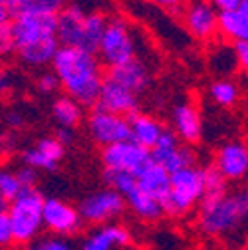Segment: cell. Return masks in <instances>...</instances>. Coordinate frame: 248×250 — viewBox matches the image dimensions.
<instances>
[{"label": "cell", "instance_id": "obj_23", "mask_svg": "<svg viewBox=\"0 0 248 250\" xmlns=\"http://www.w3.org/2000/svg\"><path fill=\"white\" fill-rule=\"evenodd\" d=\"M58 48H60V44H58L56 38H46V40H36V42H30V44L16 46L14 52H18L20 60L26 66L44 68L52 62Z\"/></svg>", "mask_w": 248, "mask_h": 250}, {"label": "cell", "instance_id": "obj_2", "mask_svg": "<svg viewBox=\"0 0 248 250\" xmlns=\"http://www.w3.org/2000/svg\"><path fill=\"white\" fill-rule=\"evenodd\" d=\"M248 214L246 191H227L203 197L199 203V227L208 236H228L238 232Z\"/></svg>", "mask_w": 248, "mask_h": 250}, {"label": "cell", "instance_id": "obj_30", "mask_svg": "<svg viewBox=\"0 0 248 250\" xmlns=\"http://www.w3.org/2000/svg\"><path fill=\"white\" fill-rule=\"evenodd\" d=\"M24 189L20 187L16 173L14 171H6V169H0V195L6 203H10L12 199H16Z\"/></svg>", "mask_w": 248, "mask_h": 250}, {"label": "cell", "instance_id": "obj_5", "mask_svg": "<svg viewBox=\"0 0 248 250\" xmlns=\"http://www.w3.org/2000/svg\"><path fill=\"white\" fill-rule=\"evenodd\" d=\"M96 56L107 68H115L137 58V34L127 20L123 18L107 20Z\"/></svg>", "mask_w": 248, "mask_h": 250}, {"label": "cell", "instance_id": "obj_12", "mask_svg": "<svg viewBox=\"0 0 248 250\" xmlns=\"http://www.w3.org/2000/svg\"><path fill=\"white\" fill-rule=\"evenodd\" d=\"M216 12L207 0H193L183 4V24L185 30L199 42H210L216 34Z\"/></svg>", "mask_w": 248, "mask_h": 250}, {"label": "cell", "instance_id": "obj_35", "mask_svg": "<svg viewBox=\"0 0 248 250\" xmlns=\"http://www.w3.org/2000/svg\"><path fill=\"white\" fill-rule=\"evenodd\" d=\"M14 242L12 238V225L6 210H0V246H10Z\"/></svg>", "mask_w": 248, "mask_h": 250}, {"label": "cell", "instance_id": "obj_17", "mask_svg": "<svg viewBox=\"0 0 248 250\" xmlns=\"http://www.w3.org/2000/svg\"><path fill=\"white\" fill-rule=\"evenodd\" d=\"M85 10L80 4H66L56 14V40L60 46L78 48Z\"/></svg>", "mask_w": 248, "mask_h": 250}, {"label": "cell", "instance_id": "obj_28", "mask_svg": "<svg viewBox=\"0 0 248 250\" xmlns=\"http://www.w3.org/2000/svg\"><path fill=\"white\" fill-rule=\"evenodd\" d=\"M208 91H210V98L214 100V104L221 105V107H232L240 100L238 85L228 78H221V80L212 82Z\"/></svg>", "mask_w": 248, "mask_h": 250}, {"label": "cell", "instance_id": "obj_26", "mask_svg": "<svg viewBox=\"0 0 248 250\" xmlns=\"http://www.w3.org/2000/svg\"><path fill=\"white\" fill-rule=\"evenodd\" d=\"M52 115L58 123V127L76 129L83 119V107L70 96H60L52 104Z\"/></svg>", "mask_w": 248, "mask_h": 250}, {"label": "cell", "instance_id": "obj_11", "mask_svg": "<svg viewBox=\"0 0 248 250\" xmlns=\"http://www.w3.org/2000/svg\"><path fill=\"white\" fill-rule=\"evenodd\" d=\"M82 216L78 212L76 207H72L70 203L62 201V199H44L42 205V225L60 236H70L76 234L82 229Z\"/></svg>", "mask_w": 248, "mask_h": 250}, {"label": "cell", "instance_id": "obj_3", "mask_svg": "<svg viewBox=\"0 0 248 250\" xmlns=\"http://www.w3.org/2000/svg\"><path fill=\"white\" fill-rule=\"evenodd\" d=\"M205 193L203 183V167L191 165L173 171L169 175V193L163 201V214L183 216L193 210Z\"/></svg>", "mask_w": 248, "mask_h": 250}, {"label": "cell", "instance_id": "obj_38", "mask_svg": "<svg viewBox=\"0 0 248 250\" xmlns=\"http://www.w3.org/2000/svg\"><path fill=\"white\" fill-rule=\"evenodd\" d=\"M207 2L216 10V12H227V10H236L244 0H207Z\"/></svg>", "mask_w": 248, "mask_h": 250}, {"label": "cell", "instance_id": "obj_33", "mask_svg": "<svg viewBox=\"0 0 248 250\" xmlns=\"http://www.w3.org/2000/svg\"><path fill=\"white\" fill-rule=\"evenodd\" d=\"M16 179H18V183H20L22 189H36L38 171L32 169V167H28V165H24V167H20V169L16 171Z\"/></svg>", "mask_w": 248, "mask_h": 250}, {"label": "cell", "instance_id": "obj_40", "mask_svg": "<svg viewBox=\"0 0 248 250\" xmlns=\"http://www.w3.org/2000/svg\"><path fill=\"white\" fill-rule=\"evenodd\" d=\"M54 139H58L62 145H66V143H72V139H74V129H66V127H58V131H56V137Z\"/></svg>", "mask_w": 248, "mask_h": 250}, {"label": "cell", "instance_id": "obj_25", "mask_svg": "<svg viewBox=\"0 0 248 250\" xmlns=\"http://www.w3.org/2000/svg\"><path fill=\"white\" fill-rule=\"evenodd\" d=\"M123 201H125V207H129L139 218H143V221H157V218L163 214L161 203L155 201L153 197H149L147 193H143L137 185L131 191H127L123 195Z\"/></svg>", "mask_w": 248, "mask_h": 250}, {"label": "cell", "instance_id": "obj_41", "mask_svg": "<svg viewBox=\"0 0 248 250\" xmlns=\"http://www.w3.org/2000/svg\"><path fill=\"white\" fill-rule=\"evenodd\" d=\"M6 121L12 125V127H18V125H22V123H24V117H22L20 113L12 111V113H8V115H6Z\"/></svg>", "mask_w": 248, "mask_h": 250}, {"label": "cell", "instance_id": "obj_16", "mask_svg": "<svg viewBox=\"0 0 248 250\" xmlns=\"http://www.w3.org/2000/svg\"><path fill=\"white\" fill-rule=\"evenodd\" d=\"M173 133L185 145L197 143L201 139L203 119H201L199 109L191 102H185L173 107Z\"/></svg>", "mask_w": 248, "mask_h": 250}, {"label": "cell", "instance_id": "obj_24", "mask_svg": "<svg viewBox=\"0 0 248 250\" xmlns=\"http://www.w3.org/2000/svg\"><path fill=\"white\" fill-rule=\"evenodd\" d=\"M107 16L102 12H85L83 26H82V36H80V50H85L89 54H96L100 40L103 36V30L107 26Z\"/></svg>", "mask_w": 248, "mask_h": 250}, {"label": "cell", "instance_id": "obj_4", "mask_svg": "<svg viewBox=\"0 0 248 250\" xmlns=\"http://www.w3.org/2000/svg\"><path fill=\"white\" fill-rule=\"evenodd\" d=\"M44 197L36 189H24L16 199L6 205V214L12 225V238L18 244H28L38 238L42 225Z\"/></svg>", "mask_w": 248, "mask_h": 250}, {"label": "cell", "instance_id": "obj_13", "mask_svg": "<svg viewBox=\"0 0 248 250\" xmlns=\"http://www.w3.org/2000/svg\"><path fill=\"white\" fill-rule=\"evenodd\" d=\"M94 107H100L103 111H109L121 117H129L139 111V96L129 91L127 87H123L121 83L113 82L111 78L103 76L100 96Z\"/></svg>", "mask_w": 248, "mask_h": 250}, {"label": "cell", "instance_id": "obj_39", "mask_svg": "<svg viewBox=\"0 0 248 250\" xmlns=\"http://www.w3.org/2000/svg\"><path fill=\"white\" fill-rule=\"evenodd\" d=\"M14 85V74L8 68H0V93L12 89Z\"/></svg>", "mask_w": 248, "mask_h": 250}, {"label": "cell", "instance_id": "obj_29", "mask_svg": "<svg viewBox=\"0 0 248 250\" xmlns=\"http://www.w3.org/2000/svg\"><path fill=\"white\" fill-rule=\"evenodd\" d=\"M203 183H205V193L203 197H212V195H223L228 191V181L216 171L212 165L203 169Z\"/></svg>", "mask_w": 248, "mask_h": 250}, {"label": "cell", "instance_id": "obj_9", "mask_svg": "<svg viewBox=\"0 0 248 250\" xmlns=\"http://www.w3.org/2000/svg\"><path fill=\"white\" fill-rule=\"evenodd\" d=\"M87 133L98 145L105 147L117 141L129 139V121L127 117L94 107L87 117Z\"/></svg>", "mask_w": 248, "mask_h": 250}, {"label": "cell", "instance_id": "obj_10", "mask_svg": "<svg viewBox=\"0 0 248 250\" xmlns=\"http://www.w3.org/2000/svg\"><path fill=\"white\" fill-rule=\"evenodd\" d=\"M10 28L16 46L46 38H56V16L42 12H22L12 16Z\"/></svg>", "mask_w": 248, "mask_h": 250}, {"label": "cell", "instance_id": "obj_22", "mask_svg": "<svg viewBox=\"0 0 248 250\" xmlns=\"http://www.w3.org/2000/svg\"><path fill=\"white\" fill-rule=\"evenodd\" d=\"M127 121H129V139L135 141L137 145L145 147L147 151L153 149V145L157 143V139L161 137V133L165 129L153 115L139 113V111L129 115Z\"/></svg>", "mask_w": 248, "mask_h": 250}, {"label": "cell", "instance_id": "obj_27", "mask_svg": "<svg viewBox=\"0 0 248 250\" xmlns=\"http://www.w3.org/2000/svg\"><path fill=\"white\" fill-rule=\"evenodd\" d=\"M68 4V0H8L10 14H22V12H42V14H58Z\"/></svg>", "mask_w": 248, "mask_h": 250}, {"label": "cell", "instance_id": "obj_15", "mask_svg": "<svg viewBox=\"0 0 248 250\" xmlns=\"http://www.w3.org/2000/svg\"><path fill=\"white\" fill-rule=\"evenodd\" d=\"M107 78H111L113 82L121 83L123 87H127L129 91L141 96L143 91H147L149 83H151V70L145 60H141L139 56L125 62V64H119L115 68H109Z\"/></svg>", "mask_w": 248, "mask_h": 250}, {"label": "cell", "instance_id": "obj_6", "mask_svg": "<svg viewBox=\"0 0 248 250\" xmlns=\"http://www.w3.org/2000/svg\"><path fill=\"white\" fill-rule=\"evenodd\" d=\"M123 210H125V201L113 189H102L87 195L78 208L82 221L89 225H107L119 218Z\"/></svg>", "mask_w": 248, "mask_h": 250}, {"label": "cell", "instance_id": "obj_37", "mask_svg": "<svg viewBox=\"0 0 248 250\" xmlns=\"http://www.w3.org/2000/svg\"><path fill=\"white\" fill-rule=\"evenodd\" d=\"M143 2H149L157 8H163V10H169V12H179L185 4V0H143Z\"/></svg>", "mask_w": 248, "mask_h": 250}, {"label": "cell", "instance_id": "obj_14", "mask_svg": "<svg viewBox=\"0 0 248 250\" xmlns=\"http://www.w3.org/2000/svg\"><path fill=\"white\" fill-rule=\"evenodd\" d=\"M212 167L227 181H240L248 171V149L242 141H230L219 149Z\"/></svg>", "mask_w": 248, "mask_h": 250}, {"label": "cell", "instance_id": "obj_1", "mask_svg": "<svg viewBox=\"0 0 248 250\" xmlns=\"http://www.w3.org/2000/svg\"><path fill=\"white\" fill-rule=\"evenodd\" d=\"M50 66L60 80V87H64L66 96L76 100L82 107L96 105L103 82L102 62L96 54L72 46H60Z\"/></svg>", "mask_w": 248, "mask_h": 250}, {"label": "cell", "instance_id": "obj_19", "mask_svg": "<svg viewBox=\"0 0 248 250\" xmlns=\"http://www.w3.org/2000/svg\"><path fill=\"white\" fill-rule=\"evenodd\" d=\"M135 185L143 193H147L149 197H153L155 201H159L163 207V201L169 193V175L161 165H157L155 161H147L141 169H137L135 173Z\"/></svg>", "mask_w": 248, "mask_h": 250}, {"label": "cell", "instance_id": "obj_34", "mask_svg": "<svg viewBox=\"0 0 248 250\" xmlns=\"http://www.w3.org/2000/svg\"><path fill=\"white\" fill-rule=\"evenodd\" d=\"M38 89L42 91V93H56L58 89H60V80H58V76L54 74V72H46V74H42L40 78H38Z\"/></svg>", "mask_w": 248, "mask_h": 250}, {"label": "cell", "instance_id": "obj_8", "mask_svg": "<svg viewBox=\"0 0 248 250\" xmlns=\"http://www.w3.org/2000/svg\"><path fill=\"white\" fill-rule=\"evenodd\" d=\"M149 151L141 145H137L131 139L117 141L111 145H105L102 151V163L103 169L119 171V173H135L149 161Z\"/></svg>", "mask_w": 248, "mask_h": 250}, {"label": "cell", "instance_id": "obj_42", "mask_svg": "<svg viewBox=\"0 0 248 250\" xmlns=\"http://www.w3.org/2000/svg\"><path fill=\"white\" fill-rule=\"evenodd\" d=\"M6 205H8V203L2 199V195H0V210H6Z\"/></svg>", "mask_w": 248, "mask_h": 250}, {"label": "cell", "instance_id": "obj_7", "mask_svg": "<svg viewBox=\"0 0 248 250\" xmlns=\"http://www.w3.org/2000/svg\"><path fill=\"white\" fill-rule=\"evenodd\" d=\"M149 157L151 161L161 165L167 173L179 171L183 167H191L197 161L193 149L189 145L181 143L179 137L173 133V129H163L161 137L149 151Z\"/></svg>", "mask_w": 248, "mask_h": 250}, {"label": "cell", "instance_id": "obj_31", "mask_svg": "<svg viewBox=\"0 0 248 250\" xmlns=\"http://www.w3.org/2000/svg\"><path fill=\"white\" fill-rule=\"evenodd\" d=\"M28 250H72L70 242L62 236H42L28 242Z\"/></svg>", "mask_w": 248, "mask_h": 250}, {"label": "cell", "instance_id": "obj_32", "mask_svg": "<svg viewBox=\"0 0 248 250\" xmlns=\"http://www.w3.org/2000/svg\"><path fill=\"white\" fill-rule=\"evenodd\" d=\"M14 50H16V42H14L10 22L0 24V56H8Z\"/></svg>", "mask_w": 248, "mask_h": 250}, {"label": "cell", "instance_id": "obj_18", "mask_svg": "<svg viewBox=\"0 0 248 250\" xmlns=\"http://www.w3.org/2000/svg\"><path fill=\"white\" fill-rule=\"evenodd\" d=\"M62 157H64V145L54 137H44L40 139L34 147L24 151L22 159L28 167L40 169V171H52L60 165Z\"/></svg>", "mask_w": 248, "mask_h": 250}, {"label": "cell", "instance_id": "obj_20", "mask_svg": "<svg viewBox=\"0 0 248 250\" xmlns=\"http://www.w3.org/2000/svg\"><path fill=\"white\" fill-rule=\"evenodd\" d=\"M129 240H131V236L125 227L107 223L103 227L94 229L83 238L82 250H115L121 246H127Z\"/></svg>", "mask_w": 248, "mask_h": 250}, {"label": "cell", "instance_id": "obj_36", "mask_svg": "<svg viewBox=\"0 0 248 250\" xmlns=\"http://www.w3.org/2000/svg\"><path fill=\"white\" fill-rule=\"evenodd\" d=\"M230 48H232V54L236 58L238 68H246L248 66V42L236 40V42H230Z\"/></svg>", "mask_w": 248, "mask_h": 250}, {"label": "cell", "instance_id": "obj_21", "mask_svg": "<svg viewBox=\"0 0 248 250\" xmlns=\"http://www.w3.org/2000/svg\"><path fill=\"white\" fill-rule=\"evenodd\" d=\"M216 34H221L230 42L248 38V0H244L236 10L219 12V16H216Z\"/></svg>", "mask_w": 248, "mask_h": 250}]
</instances>
